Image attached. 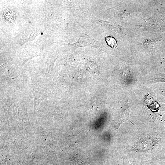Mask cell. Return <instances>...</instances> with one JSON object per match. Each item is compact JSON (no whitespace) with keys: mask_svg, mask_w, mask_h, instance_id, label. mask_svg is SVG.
Masks as SVG:
<instances>
[{"mask_svg":"<svg viewBox=\"0 0 165 165\" xmlns=\"http://www.w3.org/2000/svg\"><path fill=\"white\" fill-rule=\"evenodd\" d=\"M14 11L12 8L8 7L5 10L4 16L6 20L13 22L15 20V16Z\"/></svg>","mask_w":165,"mask_h":165,"instance_id":"1","label":"cell"},{"mask_svg":"<svg viewBox=\"0 0 165 165\" xmlns=\"http://www.w3.org/2000/svg\"><path fill=\"white\" fill-rule=\"evenodd\" d=\"M124 165H132L129 162L127 158L123 159Z\"/></svg>","mask_w":165,"mask_h":165,"instance_id":"3","label":"cell"},{"mask_svg":"<svg viewBox=\"0 0 165 165\" xmlns=\"http://www.w3.org/2000/svg\"><path fill=\"white\" fill-rule=\"evenodd\" d=\"M105 40L108 45L114 48L117 47V43L116 39L111 36H107L105 38Z\"/></svg>","mask_w":165,"mask_h":165,"instance_id":"2","label":"cell"}]
</instances>
